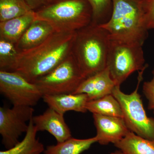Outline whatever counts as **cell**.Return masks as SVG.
Masks as SVG:
<instances>
[{"mask_svg":"<svg viewBox=\"0 0 154 154\" xmlns=\"http://www.w3.org/2000/svg\"><path fill=\"white\" fill-rule=\"evenodd\" d=\"M55 31L49 23L40 20L34 21L15 44L19 52L38 46Z\"/></svg>","mask_w":154,"mask_h":154,"instance_id":"cell-14","label":"cell"},{"mask_svg":"<svg viewBox=\"0 0 154 154\" xmlns=\"http://www.w3.org/2000/svg\"><path fill=\"white\" fill-rule=\"evenodd\" d=\"M144 0H112V14L108 22L100 26L110 37L143 45L148 36L144 11Z\"/></svg>","mask_w":154,"mask_h":154,"instance_id":"cell-3","label":"cell"},{"mask_svg":"<svg viewBox=\"0 0 154 154\" xmlns=\"http://www.w3.org/2000/svg\"><path fill=\"white\" fill-rule=\"evenodd\" d=\"M25 1L31 10L35 11L57 0H25Z\"/></svg>","mask_w":154,"mask_h":154,"instance_id":"cell-25","label":"cell"},{"mask_svg":"<svg viewBox=\"0 0 154 154\" xmlns=\"http://www.w3.org/2000/svg\"><path fill=\"white\" fill-rule=\"evenodd\" d=\"M34 112L33 107L29 106L0 107V134L7 149L17 145L21 136L28 131Z\"/></svg>","mask_w":154,"mask_h":154,"instance_id":"cell-9","label":"cell"},{"mask_svg":"<svg viewBox=\"0 0 154 154\" xmlns=\"http://www.w3.org/2000/svg\"><path fill=\"white\" fill-rule=\"evenodd\" d=\"M0 92L13 106L33 107L43 97L36 84L17 72L3 70H0Z\"/></svg>","mask_w":154,"mask_h":154,"instance_id":"cell-8","label":"cell"},{"mask_svg":"<svg viewBox=\"0 0 154 154\" xmlns=\"http://www.w3.org/2000/svg\"><path fill=\"white\" fill-rule=\"evenodd\" d=\"M143 8L147 28L154 29V0H144Z\"/></svg>","mask_w":154,"mask_h":154,"instance_id":"cell-23","label":"cell"},{"mask_svg":"<svg viewBox=\"0 0 154 154\" xmlns=\"http://www.w3.org/2000/svg\"><path fill=\"white\" fill-rule=\"evenodd\" d=\"M85 79L71 53L56 67L33 83L43 96L73 94Z\"/></svg>","mask_w":154,"mask_h":154,"instance_id":"cell-7","label":"cell"},{"mask_svg":"<svg viewBox=\"0 0 154 154\" xmlns=\"http://www.w3.org/2000/svg\"><path fill=\"white\" fill-rule=\"evenodd\" d=\"M110 154H125L122 151H121V150H117L116 151L114 152H113L111 153Z\"/></svg>","mask_w":154,"mask_h":154,"instance_id":"cell-26","label":"cell"},{"mask_svg":"<svg viewBox=\"0 0 154 154\" xmlns=\"http://www.w3.org/2000/svg\"><path fill=\"white\" fill-rule=\"evenodd\" d=\"M92 11L91 23L102 25L108 22L112 14V0H87Z\"/></svg>","mask_w":154,"mask_h":154,"instance_id":"cell-21","label":"cell"},{"mask_svg":"<svg viewBox=\"0 0 154 154\" xmlns=\"http://www.w3.org/2000/svg\"><path fill=\"white\" fill-rule=\"evenodd\" d=\"M110 42L109 33L100 25L91 23L76 32L71 54L85 79L107 68Z\"/></svg>","mask_w":154,"mask_h":154,"instance_id":"cell-2","label":"cell"},{"mask_svg":"<svg viewBox=\"0 0 154 154\" xmlns=\"http://www.w3.org/2000/svg\"><path fill=\"white\" fill-rule=\"evenodd\" d=\"M146 69L138 72L137 86L131 94H124L120 90V86H116L112 94L120 104L123 119L129 130L141 137L154 140V118L147 116L138 92Z\"/></svg>","mask_w":154,"mask_h":154,"instance_id":"cell-6","label":"cell"},{"mask_svg":"<svg viewBox=\"0 0 154 154\" xmlns=\"http://www.w3.org/2000/svg\"><path fill=\"white\" fill-rule=\"evenodd\" d=\"M42 99L48 107L62 114H64L69 111L83 113L88 111L86 106L88 99L85 94L44 95Z\"/></svg>","mask_w":154,"mask_h":154,"instance_id":"cell-13","label":"cell"},{"mask_svg":"<svg viewBox=\"0 0 154 154\" xmlns=\"http://www.w3.org/2000/svg\"><path fill=\"white\" fill-rule=\"evenodd\" d=\"M97 142L96 137L80 139L71 137L63 142L47 146L44 154H81Z\"/></svg>","mask_w":154,"mask_h":154,"instance_id":"cell-18","label":"cell"},{"mask_svg":"<svg viewBox=\"0 0 154 154\" xmlns=\"http://www.w3.org/2000/svg\"><path fill=\"white\" fill-rule=\"evenodd\" d=\"M36 20L49 23L56 32H76L91 24L92 11L87 0H57L35 11Z\"/></svg>","mask_w":154,"mask_h":154,"instance_id":"cell-4","label":"cell"},{"mask_svg":"<svg viewBox=\"0 0 154 154\" xmlns=\"http://www.w3.org/2000/svg\"><path fill=\"white\" fill-rule=\"evenodd\" d=\"M143 45L137 42L110 37L107 67L116 85L120 86L134 72L148 67Z\"/></svg>","mask_w":154,"mask_h":154,"instance_id":"cell-5","label":"cell"},{"mask_svg":"<svg viewBox=\"0 0 154 154\" xmlns=\"http://www.w3.org/2000/svg\"><path fill=\"white\" fill-rule=\"evenodd\" d=\"M19 53L15 44L0 38L1 70L10 71L16 62Z\"/></svg>","mask_w":154,"mask_h":154,"instance_id":"cell-22","label":"cell"},{"mask_svg":"<svg viewBox=\"0 0 154 154\" xmlns=\"http://www.w3.org/2000/svg\"><path fill=\"white\" fill-rule=\"evenodd\" d=\"M97 142L102 145L116 143L130 131L124 119L93 114Z\"/></svg>","mask_w":154,"mask_h":154,"instance_id":"cell-10","label":"cell"},{"mask_svg":"<svg viewBox=\"0 0 154 154\" xmlns=\"http://www.w3.org/2000/svg\"><path fill=\"white\" fill-rule=\"evenodd\" d=\"M64 115L48 107L42 114L33 116L32 120L38 132L47 131L59 143L72 137Z\"/></svg>","mask_w":154,"mask_h":154,"instance_id":"cell-11","label":"cell"},{"mask_svg":"<svg viewBox=\"0 0 154 154\" xmlns=\"http://www.w3.org/2000/svg\"><path fill=\"white\" fill-rule=\"evenodd\" d=\"M114 145L125 154H154V140L144 138L131 131Z\"/></svg>","mask_w":154,"mask_h":154,"instance_id":"cell-17","label":"cell"},{"mask_svg":"<svg viewBox=\"0 0 154 154\" xmlns=\"http://www.w3.org/2000/svg\"><path fill=\"white\" fill-rule=\"evenodd\" d=\"M37 131L32 119L29 121V128L25 137L11 148L1 151L0 154H42L45 148L44 145L36 137Z\"/></svg>","mask_w":154,"mask_h":154,"instance_id":"cell-16","label":"cell"},{"mask_svg":"<svg viewBox=\"0 0 154 154\" xmlns=\"http://www.w3.org/2000/svg\"><path fill=\"white\" fill-rule=\"evenodd\" d=\"M152 78L151 81L145 82L143 86V91L148 100L149 110H154V67L152 71Z\"/></svg>","mask_w":154,"mask_h":154,"instance_id":"cell-24","label":"cell"},{"mask_svg":"<svg viewBox=\"0 0 154 154\" xmlns=\"http://www.w3.org/2000/svg\"><path fill=\"white\" fill-rule=\"evenodd\" d=\"M86 107L88 111L93 114L123 118V112L120 104L112 94L88 101Z\"/></svg>","mask_w":154,"mask_h":154,"instance_id":"cell-19","label":"cell"},{"mask_svg":"<svg viewBox=\"0 0 154 154\" xmlns=\"http://www.w3.org/2000/svg\"><path fill=\"white\" fill-rule=\"evenodd\" d=\"M116 86L107 67L102 71L85 79L73 94H85L88 101L96 100L112 94Z\"/></svg>","mask_w":154,"mask_h":154,"instance_id":"cell-12","label":"cell"},{"mask_svg":"<svg viewBox=\"0 0 154 154\" xmlns=\"http://www.w3.org/2000/svg\"><path fill=\"white\" fill-rule=\"evenodd\" d=\"M36 20L35 11L0 22V38L16 44L25 31Z\"/></svg>","mask_w":154,"mask_h":154,"instance_id":"cell-15","label":"cell"},{"mask_svg":"<svg viewBox=\"0 0 154 154\" xmlns=\"http://www.w3.org/2000/svg\"><path fill=\"white\" fill-rule=\"evenodd\" d=\"M25 0H0V22L33 12Z\"/></svg>","mask_w":154,"mask_h":154,"instance_id":"cell-20","label":"cell"},{"mask_svg":"<svg viewBox=\"0 0 154 154\" xmlns=\"http://www.w3.org/2000/svg\"><path fill=\"white\" fill-rule=\"evenodd\" d=\"M153 113H154V110H153Z\"/></svg>","mask_w":154,"mask_h":154,"instance_id":"cell-27","label":"cell"},{"mask_svg":"<svg viewBox=\"0 0 154 154\" xmlns=\"http://www.w3.org/2000/svg\"><path fill=\"white\" fill-rule=\"evenodd\" d=\"M76 32H55L38 46L19 52L10 71L34 83L70 54Z\"/></svg>","mask_w":154,"mask_h":154,"instance_id":"cell-1","label":"cell"}]
</instances>
